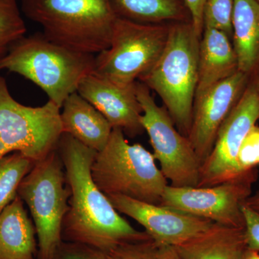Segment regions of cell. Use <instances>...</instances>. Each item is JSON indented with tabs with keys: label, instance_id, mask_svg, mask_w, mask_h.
Returning <instances> with one entry per match:
<instances>
[{
	"label": "cell",
	"instance_id": "cell-27",
	"mask_svg": "<svg viewBox=\"0 0 259 259\" xmlns=\"http://www.w3.org/2000/svg\"><path fill=\"white\" fill-rule=\"evenodd\" d=\"M245 234L248 249L259 252V214L243 205Z\"/></svg>",
	"mask_w": 259,
	"mask_h": 259
},
{
	"label": "cell",
	"instance_id": "cell-29",
	"mask_svg": "<svg viewBox=\"0 0 259 259\" xmlns=\"http://www.w3.org/2000/svg\"><path fill=\"white\" fill-rule=\"evenodd\" d=\"M158 259H181L175 247L161 245L158 249Z\"/></svg>",
	"mask_w": 259,
	"mask_h": 259
},
{
	"label": "cell",
	"instance_id": "cell-10",
	"mask_svg": "<svg viewBox=\"0 0 259 259\" xmlns=\"http://www.w3.org/2000/svg\"><path fill=\"white\" fill-rule=\"evenodd\" d=\"M258 177V169L254 168L211 187H176L168 185L160 204L217 224L245 228L243 207L251 195Z\"/></svg>",
	"mask_w": 259,
	"mask_h": 259
},
{
	"label": "cell",
	"instance_id": "cell-32",
	"mask_svg": "<svg viewBox=\"0 0 259 259\" xmlns=\"http://www.w3.org/2000/svg\"><path fill=\"white\" fill-rule=\"evenodd\" d=\"M257 81H258V80H257ZM258 83H259V81H258ZM258 120H259V117H258Z\"/></svg>",
	"mask_w": 259,
	"mask_h": 259
},
{
	"label": "cell",
	"instance_id": "cell-4",
	"mask_svg": "<svg viewBox=\"0 0 259 259\" xmlns=\"http://www.w3.org/2000/svg\"><path fill=\"white\" fill-rule=\"evenodd\" d=\"M200 37L192 22L171 23L166 47L139 80L156 92L181 134L188 137L197 79Z\"/></svg>",
	"mask_w": 259,
	"mask_h": 259
},
{
	"label": "cell",
	"instance_id": "cell-1",
	"mask_svg": "<svg viewBox=\"0 0 259 259\" xmlns=\"http://www.w3.org/2000/svg\"><path fill=\"white\" fill-rule=\"evenodd\" d=\"M56 150L71 191L63 221V241L83 243L107 254L122 243L151 238L124 219L94 182L91 167L96 151L65 133Z\"/></svg>",
	"mask_w": 259,
	"mask_h": 259
},
{
	"label": "cell",
	"instance_id": "cell-17",
	"mask_svg": "<svg viewBox=\"0 0 259 259\" xmlns=\"http://www.w3.org/2000/svg\"><path fill=\"white\" fill-rule=\"evenodd\" d=\"M175 248L181 259H243L248 249L245 228L217 223Z\"/></svg>",
	"mask_w": 259,
	"mask_h": 259
},
{
	"label": "cell",
	"instance_id": "cell-12",
	"mask_svg": "<svg viewBox=\"0 0 259 259\" xmlns=\"http://www.w3.org/2000/svg\"><path fill=\"white\" fill-rule=\"evenodd\" d=\"M248 78L238 71L194 100L187 138L201 165L210 154L218 132L248 84Z\"/></svg>",
	"mask_w": 259,
	"mask_h": 259
},
{
	"label": "cell",
	"instance_id": "cell-13",
	"mask_svg": "<svg viewBox=\"0 0 259 259\" xmlns=\"http://www.w3.org/2000/svg\"><path fill=\"white\" fill-rule=\"evenodd\" d=\"M107 197L117 212L144 227L150 238L159 246L182 244L207 231L214 223L161 204L146 203L120 195Z\"/></svg>",
	"mask_w": 259,
	"mask_h": 259
},
{
	"label": "cell",
	"instance_id": "cell-30",
	"mask_svg": "<svg viewBox=\"0 0 259 259\" xmlns=\"http://www.w3.org/2000/svg\"><path fill=\"white\" fill-rule=\"evenodd\" d=\"M244 204L259 214V191L252 194L245 201Z\"/></svg>",
	"mask_w": 259,
	"mask_h": 259
},
{
	"label": "cell",
	"instance_id": "cell-3",
	"mask_svg": "<svg viewBox=\"0 0 259 259\" xmlns=\"http://www.w3.org/2000/svg\"><path fill=\"white\" fill-rule=\"evenodd\" d=\"M95 60V55L71 50L37 32L11 46L0 58V70L30 80L61 108L83 78L93 73Z\"/></svg>",
	"mask_w": 259,
	"mask_h": 259
},
{
	"label": "cell",
	"instance_id": "cell-11",
	"mask_svg": "<svg viewBox=\"0 0 259 259\" xmlns=\"http://www.w3.org/2000/svg\"><path fill=\"white\" fill-rule=\"evenodd\" d=\"M259 117V83H248L223 122L210 154L199 168L197 187L219 185L240 175L237 158L243 140Z\"/></svg>",
	"mask_w": 259,
	"mask_h": 259
},
{
	"label": "cell",
	"instance_id": "cell-22",
	"mask_svg": "<svg viewBox=\"0 0 259 259\" xmlns=\"http://www.w3.org/2000/svg\"><path fill=\"white\" fill-rule=\"evenodd\" d=\"M21 12L18 0H0V58L25 36L27 28Z\"/></svg>",
	"mask_w": 259,
	"mask_h": 259
},
{
	"label": "cell",
	"instance_id": "cell-9",
	"mask_svg": "<svg viewBox=\"0 0 259 259\" xmlns=\"http://www.w3.org/2000/svg\"><path fill=\"white\" fill-rule=\"evenodd\" d=\"M141 122L149 137L153 156L172 187H197L201 163L188 138L181 134L165 107L155 102L144 83L136 81Z\"/></svg>",
	"mask_w": 259,
	"mask_h": 259
},
{
	"label": "cell",
	"instance_id": "cell-34",
	"mask_svg": "<svg viewBox=\"0 0 259 259\" xmlns=\"http://www.w3.org/2000/svg\"><path fill=\"white\" fill-rule=\"evenodd\" d=\"M258 81H259V78H258Z\"/></svg>",
	"mask_w": 259,
	"mask_h": 259
},
{
	"label": "cell",
	"instance_id": "cell-31",
	"mask_svg": "<svg viewBox=\"0 0 259 259\" xmlns=\"http://www.w3.org/2000/svg\"><path fill=\"white\" fill-rule=\"evenodd\" d=\"M243 259H259V252L247 249Z\"/></svg>",
	"mask_w": 259,
	"mask_h": 259
},
{
	"label": "cell",
	"instance_id": "cell-26",
	"mask_svg": "<svg viewBox=\"0 0 259 259\" xmlns=\"http://www.w3.org/2000/svg\"><path fill=\"white\" fill-rule=\"evenodd\" d=\"M53 259H107V255L90 245L62 241Z\"/></svg>",
	"mask_w": 259,
	"mask_h": 259
},
{
	"label": "cell",
	"instance_id": "cell-25",
	"mask_svg": "<svg viewBox=\"0 0 259 259\" xmlns=\"http://www.w3.org/2000/svg\"><path fill=\"white\" fill-rule=\"evenodd\" d=\"M240 173L256 168L259 165V127L253 126L249 131L238 152L237 158Z\"/></svg>",
	"mask_w": 259,
	"mask_h": 259
},
{
	"label": "cell",
	"instance_id": "cell-20",
	"mask_svg": "<svg viewBox=\"0 0 259 259\" xmlns=\"http://www.w3.org/2000/svg\"><path fill=\"white\" fill-rule=\"evenodd\" d=\"M119 18L144 24L191 21L184 0H112Z\"/></svg>",
	"mask_w": 259,
	"mask_h": 259
},
{
	"label": "cell",
	"instance_id": "cell-14",
	"mask_svg": "<svg viewBox=\"0 0 259 259\" xmlns=\"http://www.w3.org/2000/svg\"><path fill=\"white\" fill-rule=\"evenodd\" d=\"M77 93L106 117L112 128L122 129L131 137L144 132L136 82L117 84L92 73L80 82Z\"/></svg>",
	"mask_w": 259,
	"mask_h": 259
},
{
	"label": "cell",
	"instance_id": "cell-19",
	"mask_svg": "<svg viewBox=\"0 0 259 259\" xmlns=\"http://www.w3.org/2000/svg\"><path fill=\"white\" fill-rule=\"evenodd\" d=\"M232 28L238 71L250 76L259 66V3L256 0H234Z\"/></svg>",
	"mask_w": 259,
	"mask_h": 259
},
{
	"label": "cell",
	"instance_id": "cell-33",
	"mask_svg": "<svg viewBox=\"0 0 259 259\" xmlns=\"http://www.w3.org/2000/svg\"><path fill=\"white\" fill-rule=\"evenodd\" d=\"M257 2H258V3H259V0H256Z\"/></svg>",
	"mask_w": 259,
	"mask_h": 259
},
{
	"label": "cell",
	"instance_id": "cell-6",
	"mask_svg": "<svg viewBox=\"0 0 259 259\" xmlns=\"http://www.w3.org/2000/svg\"><path fill=\"white\" fill-rule=\"evenodd\" d=\"M18 195L31 213L38 241L37 259H53L63 241V221L71 195L56 148L35 163L19 186Z\"/></svg>",
	"mask_w": 259,
	"mask_h": 259
},
{
	"label": "cell",
	"instance_id": "cell-23",
	"mask_svg": "<svg viewBox=\"0 0 259 259\" xmlns=\"http://www.w3.org/2000/svg\"><path fill=\"white\" fill-rule=\"evenodd\" d=\"M233 8L234 0H207L204 10V28L217 29L232 38Z\"/></svg>",
	"mask_w": 259,
	"mask_h": 259
},
{
	"label": "cell",
	"instance_id": "cell-16",
	"mask_svg": "<svg viewBox=\"0 0 259 259\" xmlns=\"http://www.w3.org/2000/svg\"><path fill=\"white\" fill-rule=\"evenodd\" d=\"M61 109L63 133L97 152L105 148L113 128L92 104L76 92L65 100Z\"/></svg>",
	"mask_w": 259,
	"mask_h": 259
},
{
	"label": "cell",
	"instance_id": "cell-5",
	"mask_svg": "<svg viewBox=\"0 0 259 259\" xmlns=\"http://www.w3.org/2000/svg\"><path fill=\"white\" fill-rule=\"evenodd\" d=\"M92 177L105 195H120L146 203L160 204L168 181L158 168L153 153L131 144L123 131L112 129L106 146L97 152Z\"/></svg>",
	"mask_w": 259,
	"mask_h": 259
},
{
	"label": "cell",
	"instance_id": "cell-21",
	"mask_svg": "<svg viewBox=\"0 0 259 259\" xmlns=\"http://www.w3.org/2000/svg\"><path fill=\"white\" fill-rule=\"evenodd\" d=\"M34 164L35 162L19 152L0 159V213L16 198L19 186Z\"/></svg>",
	"mask_w": 259,
	"mask_h": 259
},
{
	"label": "cell",
	"instance_id": "cell-2",
	"mask_svg": "<svg viewBox=\"0 0 259 259\" xmlns=\"http://www.w3.org/2000/svg\"><path fill=\"white\" fill-rule=\"evenodd\" d=\"M20 8L52 41L95 56L110 46L119 18L112 0H20Z\"/></svg>",
	"mask_w": 259,
	"mask_h": 259
},
{
	"label": "cell",
	"instance_id": "cell-24",
	"mask_svg": "<svg viewBox=\"0 0 259 259\" xmlns=\"http://www.w3.org/2000/svg\"><path fill=\"white\" fill-rule=\"evenodd\" d=\"M159 245L151 238L122 243L107 253V259H158Z\"/></svg>",
	"mask_w": 259,
	"mask_h": 259
},
{
	"label": "cell",
	"instance_id": "cell-18",
	"mask_svg": "<svg viewBox=\"0 0 259 259\" xmlns=\"http://www.w3.org/2000/svg\"><path fill=\"white\" fill-rule=\"evenodd\" d=\"M19 196L0 213V259H34L36 231Z\"/></svg>",
	"mask_w": 259,
	"mask_h": 259
},
{
	"label": "cell",
	"instance_id": "cell-7",
	"mask_svg": "<svg viewBox=\"0 0 259 259\" xmlns=\"http://www.w3.org/2000/svg\"><path fill=\"white\" fill-rule=\"evenodd\" d=\"M170 24H144L118 18L110 46L95 56L93 74L120 85L139 81L166 47Z\"/></svg>",
	"mask_w": 259,
	"mask_h": 259
},
{
	"label": "cell",
	"instance_id": "cell-15",
	"mask_svg": "<svg viewBox=\"0 0 259 259\" xmlns=\"http://www.w3.org/2000/svg\"><path fill=\"white\" fill-rule=\"evenodd\" d=\"M231 39L221 30L204 28L199 41L195 98L238 72V60Z\"/></svg>",
	"mask_w": 259,
	"mask_h": 259
},
{
	"label": "cell",
	"instance_id": "cell-8",
	"mask_svg": "<svg viewBox=\"0 0 259 259\" xmlns=\"http://www.w3.org/2000/svg\"><path fill=\"white\" fill-rule=\"evenodd\" d=\"M60 110L49 100L41 107L22 105L0 76V159L15 152L35 163L47 157L63 134Z\"/></svg>",
	"mask_w": 259,
	"mask_h": 259
},
{
	"label": "cell",
	"instance_id": "cell-28",
	"mask_svg": "<svg viewBox=\"0 0 259 259\" xmlns=\"http://www.w3.org/2000/svg\"><path fill=\"white\" fill-rule=\"evenodd\" d=\"M207 0H184L191 16L194 31L201 38L204 30V10Z\"/></svg>",
	"mask_w": 259,
	"mask_h": 259
}]
</instances>
